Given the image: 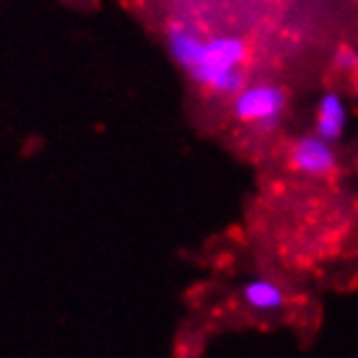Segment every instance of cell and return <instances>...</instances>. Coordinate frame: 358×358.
Listing matches in <instances>:
<instances>
[{
	"mask_svg": "<svg viewBox=\"0 0 358 358\" xmlns=\"http://www.w3.org/2000/svg\"><path fill=\"white\" fill-rule=\"evenodd\" d=\"M247 60V45L239 36H213L208 39L200 57L189 68V78L208 86L221 96H236L247 86L242 65Z\"/></svg>",
	"mask_w": 358,
	"mask_h": 358,
	"instance_id": "6da1fadb",
	"label": "cell"
},
{
	"mask_svg": "<svg viewBox=\"0 0 358 358\" xmlns=\"http://www.w3.org/2000/svg\"><path fill=\"white\" fill-rule=\"evenodd\" d=\"M286 109V94L273 83H252L234 96V117L255 127H275Z\"/></svg>",
	"mask_w": 358,
	"mask_h": 358,
	"instance_id": "7a4b0ae2",
	"label": "cell"
},
{
	"mask_svg": "<svg viewBox=\"0 0 358 358\" xmlns=\"http://www.w3.org/2000/svg\"><path fill=\"white\" fill-rule=\"evenodd\" d=\"M288 162L304 177H327L335 171L338 156L332 148V141H324L322 135H304L291 145Z\"/></svg>",
	"mask_w": 358,
	"mask_h": 358,
	"instance_id": "3957f363",
	"label": "cell"
},
{
	"mask_svg": "<svg viewBox=\"0 0 358 358\" xmlns=\"http://www.w3.org/2000/svg\"><path fill=\"white\" fill-rule=\"evenodd\" d=\"M348 125V107L343 101L341 94H324L317 104V117H314V133L322 135L324 141H341V135L345 133Z\"/></svg>",
	"mask_w": 358,
	"mask_h": 358,
	"instance_id": "277c9868",
	"label": "cell"
},
{
	"mask_svg": "<svg viewBox=\"0 0 358 358\" xmlns=\"http://www.w3.org/2000/svg\"><path fill=\"white\" fill-rule=\"evenodd\" d=\"M206 45V39H200L197 31L187 27H171L169 29V52L182 68H192L200 57V50Z\"/></svg>",
	"mask_w": 358,
	"mask_h": 358,
	"instance_id": "5b68a950",
	"label": "cell"
},
{
	"mask_svg": "<svg viewBox=\"0 0 358 358\" xmlns=\"http://www.w3.org/2000/svg\"><path fill=\"white\" fill-rule=\"evenodd\" d=\"M244 301L255 312H275L283 306V291L270 278H255L244 286Z\"/></svg>",
	"mask_w": 358,
	"mask_h": 358,
	"instance_id": "8992f818",
	"label": "cell"
},
{
	"mask_svg": "<svg viewBox=\"0 0 358 358\" xmlns=\"http://www.w3.org/2000/svg\"><path fill=\"white\" fill-rule=\"evenodd\" d=\"M335 65L345 73H356L358 71V52L350 50V47H343L341 52L335 55Z\"/></svg>",
	"mask_w": 358,
	"mask_h": 358,
	"instance_id": "52a82bcc",
	"label": "cell"
},
{
	"mask_svg": "<svg viewBox=\"0 0 358 358\" xmlns=\"http://www.w3.org/2000/svg\"><path fill=\"white\" fill-rule=\"evenodd\" d=\"M353 91H356V94H358V71L353 73Z\"/></svg>",
	"mask_w": 358,
	"mask_h": 358,
	"instance_id": "ba28073f",
	"label": "cell"
}]
</instances>
